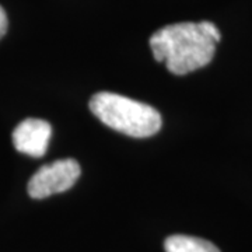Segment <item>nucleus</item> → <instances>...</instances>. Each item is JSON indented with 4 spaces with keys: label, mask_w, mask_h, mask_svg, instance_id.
I'll list each match as a JSON object with an SVG mask.
<instances>
[{
    "label": "nucleus",
    "mask_w": 252,
    "mask_h": 252,
    "mask_svg": "<svg viewBox=\"0 0 252 252\" xmlns=\"http://www.w3.org/2000/svg\"><path fill=\"white\" fill-rule=\"evenodd\" d=\"M165 252H220L215 244L190 235H171L164 243Z\"/></svg>",
    "instance_id": "obj_5"
},
{
    "label": "nucleus",
    "mask_w": 252,
    "mask_h": 252,
    "mask_svg": "<svg viewBox=\"0 0 252 252\" xmlns=\"http://www.w3.org/2000/svg\"><path fill=\"white\" fill-rule=\"evenodd\" d=\"M90 109L102 124L132 137H150L161 127L158 111L115 93H97L90 99Z\"/></svg>",
    "instance_id": "obj_2"
},
{
    "label": "nucleus",
    "mask_w": 252,
    "mask_h": 252,
    "mask_svg": "<svg viewBox=\"0 0 252 252\" xmlns=\"http://www.w3.org/2000/svg\"><path fill=\"white\" fill-rule=\"evenodd\" d=\"M51 133L52 127L46 121L28 118L13 130V144L20 153L42 157L48 149Z\"/></svg>",
    "instance_id": "obj_4"
},
{
    "label": "nucleus",
    "mask_w": 252,
    "mask_h": 252,
    "mask_svg": "<svg viewBox=\"0 0 252 252\" xmlns=\"http://www.w3.org/2000/svg\"><path fill=\"white\" fill-rule=\"evenodd\" d=\"M220 38L219 28L210 21L178 23L156 31L150 46L157 62H164L170 72L182 76L209 64Z\"/></svg>",
    "instance_id": "obj_1"
},
{
    "label": "nucleus",
    "mask_w": 252,
    "mask_h": 252,
    "mask_svg": "<svg viewBox=\"0 0 252 252\" xmlns=\"http://www.w3.org/2000/svg\"><path fill=\"white\" fill-rule=\"evenodd\" d=\"M7 27H9V21H7L6 11L0 6V39L7 32Z\"/></svg>",
    "instance_id": "obj_6"
},
{
    "label": "nucleus",
    "mask_w": 252,
    "mask_h": 252,
    "mask_svg": "<svg viewBox=\"0 0 252 252\" xmlns=\"http://www.w3.org/2000/svg\"><path fill=\"white\" fill-rule=\"evenodd\" d=\"M80 165L66 158L42 165L28 182V193L34 199H44L70 189L80 177Z\"/></svg>",
    "instance_id": "obj_3"
}]
</instances>
